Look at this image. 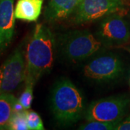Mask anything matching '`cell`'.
Listing matches in <instances>:
<instances>
[{
    "mask_svg": "<svg viewBox=\"0 0 130 130\" xmlns=\"http://www.w3.org/2000/svg\"><path fill=\"white\" fill-rule=\"evenodd\" d=\"M56 39L54 33L43 24H37L25 51L26 77L36 83L51 70L54 61Z\"/></svg>",
    "mask_w": 130,
    "mask_h": 130,
    "instance_id": "cell-1",
    "label": "cell"
},
{
    "mask_svg": "<svg viewBox=\"0 0 130 130\" xmlns=\"http://www.w3.org/2000/svg\"><path fill=\"white\" fill-rule=\"evenodd\" d=\"M51 106L57 121L63 125L76 123L85 109L81 92L68 79H62L54 85L51 92Z\"/></svg>",
    "mask_w": 130,
    "mask_h": 130,
    "instance_id": "cell-2",
    "label": "cell"
},
{
    "mask_svg": "<svg viewBox=\"0 0 130 130\" xmlns=\"http://www.w3.org/2000/svg\"><path fill=\"white\" fill-rule=\"evenodd\" d=\"M60 46L65 58L79 61L88 59L100 50L102 43L88 30H73L63 36Z\"/></svg>",
    "mask_w": 130,
    "mask_h": 130,
    "instance_id": "cell-3",
    "label": "cell"
},
{
    "mask_svg": "<svg viewBox=\"0 0 130 130\" xmlns=\"http://www.w3.org/2000/svg\"><path fill=\"white\" fill-rule=\"evenodd\" d=\"M130 100L125 95H116L95 101L85 113L86 121L120 122L128 110Z\"/></svg>",
    "mask_w": 130,
    "mask_h": 130,
    "instance_id": "cell-4",
    "label": "cell"
},
{
    "mask_svg": "<svg viewBox=\"0 0 130 130\" xmlns=\"http://www.w3.org/2000/svg\"><path fill=\"white\" fill-rule=\"evenodd\" d=\"M26 77L25 56L18 46L0 67V93H11Z\"/></svg>",
    "mask_w": 130,
    "mask_h": 130,
    "instance_id": "cell-5",
    "label": "cell"
},
{
    "mask_svg": "<svg viewBox=\"0 0 130 130\" xmlns=\"http://www.w3.org/2000/svg\"><path fill=\"white\" fill-rule=\"evenodd\" d=\"M123 8L121 0H81L73 20L76 24L87 23L121 11Z\"/></svg>",
    "mask_w": 130,
    "mask_h": 130,
    "instance_id": "cell-6",
    "label": "cell"
},
{
    "mask_svg": "<svg viewBox=\"0 0 130 130\" xmlns=\"http://www.w3.org/2000/svg\"><path fill=\"white\" fill-rule=\"evenodd\" d=\"M98 38L106 45H121L130 41V26L121 14L107 15L101 20L98 29Z\"/></svg>",
    "mask_w": 130,
    "mask_h": 130,
    "instance_id": "cell-7",
    "label": "cell"
},
{
    "mask_svg": "<svg viewBox=\"0 0 130 130\" xmlns=\"http://www.w3.org/2000/svg\"><path fill=\"white\" fill-rule=\"evenodd\" d=\"M124 71L121 59L115 54L98 56L84 67V74L97 81H110L118 78Z\"/></svg>",
    "mask_w": 130,
    "mask_h": 130,
    "instance_id": "cell-8",
    "label": "cell"
},
{
    "mask_svg": "<svg viewBox=\"0 0 130 130\" xmlns=\"http://www.w3.org/2000/svg\"><path fill=\"white\" fill-rule=\"evenodd\" d=\"M14 0H0V56L14 37L15 28Z\"/></svg>",
    "mask_w": 130,
    "mask_h": 130,
    "instance_id": "cell-9",
    "label": "cell"
},
{
    "mask_svg": "<svg viewBox=\"0 0 130 130\" xmlns=\"http://www.w3.org/2000/svg\"><path fill=\"white\" fill-rule=\"evenodd\" d=\"M81 0H48L44 10L47 21L54 22L74 14Z\"/></svg>",
    "mask_w": 130,
    "mask_h": 130,
    "instance_id": "cell-10",
    "label": "cell"
},
{
    "mask_svg": "<svg viewBox=\"0 0 130 130\" xmlns=\"http://www.w3.org/2000/svg\"><path fill=\"white\" fill-rule=\"evenodd\" d=\"M45 0H18L14 7L15 18L26 22H36L41 14Z\"/></svg>",
    "mask_w": 130,
    "mask_h": 130,
    "instance_id": "cell-11",
    "label": "cell"
},
{
    "mask_svg": "<svg viewBox=\"0 0 130 130\" xmlns=\"http://www.w3.org/2000/svg\"><path fill=\"white\" fill-rule=\"evenodd\" d=\"M16 98L12 93L0 94V130L8 129L9 121L14 113V103Z\"/></svg>",
    "mask_w": 130,
    "mask_h": 130,
    "instance_id": "cell-12",
    "label": "cell"
},
{
    "mask_svg": "<svg viewBox=\"0 0 130 130\" xmlns=\"http://www.w3.org/2000/svg\"><path fill=\"white\" fill-rule=\"evenodd\" d=\"M25 89L18 98L20 103L23 105L25 110L30 108L33 99V87L35 85V81L31 78L25 77Z\"/></svg>",
    "mask_w": 130,
    "mask_h": 130,
    "instance_id": "cell-13",
    "label": "cell"
},
{
    "mask_svg": "<svg viewBox=\"0 0 130 130\" xmlns=\"http://www.w3.org/2000/svg\"><path fill=\"white\" fill-rule=\"evenodd\" d=\"M27 110L21 112H14L9 121V130H28L26 120Z\"/></svg>",
    "mask_w": 130,
    "mask_h": 130,
    "instance_id": "cell-14",
    "label": "cell"
},
{
    "mask_svg": "<svg viewBox=\"0 0 130 130\" xmlns=\"http://www.w3.org/2000/svg\"><path fill=\"white\" fill-rule=\"evenodd\" d=\"M119 122H106L101 121H88L79 126V129L83 130H113L116 129Z\"/></svg>",
    "mask_w": 130,
    "mask_h": 130,
    "instance_id": "cell-15",
    "label": "cell"
},
{
    "mask_svg": "<svg viewBox=\"0 0 130 130\" xmlns=\"http://www.w3.org/2000/svg\"><path fill=\"white\" fill-rule=\"evenodd\" d=\"M26 120L29 130H43L45 129L41 116L32 110H27Z\"/></svg>",
    "mask_w": 130,
    "mask_h": 130,
    "instance_id": "cell-16",
    "label": "cell"
},
{
    "mask_svg": "<svg viewBox=\"0 0 130 130\" xmlns=\"http://www.w3.org/2000/svg\"><path fill=\"white\" fill-rule=\"evenodd\" d=\"M116 130H130V116L121 120L116 126Z\"/></svg>",
    "mask_w": 130,
    "mask_h": 130,
    "instance_id": "cell-17",
    "label": "cell"
},
{
    "mask_svg": "<svg viewBox=\"0 0 130 130\" xmlns=\"http://www.w3.org/2000/svg\"><path fill=\"white\" fill-rule=\"evenodd\" d=\"M14 112H21L25 111V109L24 108V107L23 106V105L20 103L18 99H16V101L14 103Z\"/></svg>",
    "mask_w": 130,
    "mask_h": 130,
    "instance_id": "cell-18",
    "label": "cell"
},
{
    "mask_svg": "<svg viewBox=\"0 0 130 130\" xmlns=\"http://www.w3.org/2000/svg\"><path fill=\"white\" fill-rule=\"evenodd\" d=\"M126 50L129 51V54H130V47H129V48H126ZM129 83H130V79H129Z\"/></svg>",
    "mask_w": 130,
    "mask_h": 130,
    "instance_id": "cell-19",
    "label": "cell"
},
{
    "mask_svg": "<svg viewBox=\"0 0 130 130\" xmlns=\"http://www.w3.org/2000/svg\"><path fill=\"white\" fill-rule=\"evenodd\" d=\"M0 94H1V93H0Z\"/></svg>",
    "mask_w": 130,
    "mask_h": 130,
    "instance_id": "cell-20",
    "label": "cell"
}]
</instances>
